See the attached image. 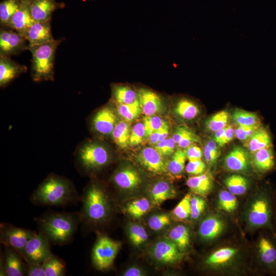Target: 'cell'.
<instances>
[{
	"label": "cell",
	"mask_w": 276,
	"mask_h": 276,
	"mask_svg": "<svg viewBox=\"0 0 276 276\" xmlns=\"http://www.w3.org/2000/svg\"><path fill=\"white\" fill-rule=\"evenodd\" d=\"M229 119V113L227 110L219 111L206 120L205 128L208 131L214 133L227 126Z\"/></svg>",
	"instance_id": "37"
},
{
	"label": "cell",
	"mask_w": 276,
	"mask_h": 276,
	"mask_svg": "<svg viewBox=\"0 0 276 276\" xmlns=\"http://www.w3.org/2000/svg\"><path fill=\"white\" fill-rule=\"evenodd\" d=\"M261 124L251 126H238L235 129V135L241 141H247L261 127Z\"/></svg>",
	"instance_id": "50"
},
{
	"label": "cell",
	"mask_w": 276,
	"mask_h": 276,
	"mask_svg": "<svg viewBox=\"0 0 276 276\" xmlns=\"http://www.w3.org/2000/svg\"><path fill=\"white\" fill-rule=\"evenodd\" d=\"M39 232L51 244L64 245L74 238L80 224L79 213L49 212L35 219Z\"/></svg>",
	"instance_id": "2"
},
{
	"label": "cell",
	"mask_w": 276,
	"mask_h": 276,
	"mask_svg": "<svg viewBox=\"0 0 276 276\" xmlns=\"http://www.w3.org/2000/svg\"><path fill=\"white\" fill-rule=\"evenodd\" d=\"M271 146L272 139L269 130L263 126H261L247 141V147L252 153Z\"/></svg>",
	"instance_id": "28"
},
{
	"label": "cell",
	"mask_w": 276,
	"mask_h": 276,
	"mask_svg": "<svg viewBox=\"0 0 276 276\" xmlns=\"http://www.w3.org/2000/svg\"><path fill=\"white\" fill-rule=\"evenodd\" d=\"M206 206V201L201 196L191 195V217L193 220L198 219L204 211Z\"/></svg>",
	"instance_id": "48"
},
{
	"label": "cell",
	"mask_w": 276,
	"mask_h": 276,
	"mask_svg": "<svg viewBox=\"0 0 276 276\" xmlns=\"http://www.w3.org/2000/svg\"><path fill=\"white\" fill-rule=\"evenodd\" d=\"M130 132V125L127 122L119 121L112 132V139L118 147L124 149L129 145Z\"/></svg>",
	"instance_id": "34"
},
{
	"label": "cell",
	"mask_w": 276,
	"mask_h": 276,
	"mask_svg": "<svg viewBox=\"0 0 276 276\" xmlns=\"http://www.w3.org/2000/svg\"><path fill=\"white\" fill-rule=\"evenodd\" d=\"M171 222L169 214L159 213L151 216L148 220V225L151 230L159 231L169 226Z\"/></svg>",
	"instance_id": "45"
},
{
	"label": "cell",
	"mask_w": 276,
	"mask_h": 276,
	"mask_svg": "<svg viewBox=\"0 0 276 276\" xmlns=\"http://www.w3.org/2000/svg\"><path fill=\"white\" fill-rule=\"evenodd\" d=\"M174 111L179 118L186 121L195 119L200 113L198 105L193 100L186 97L181 98L176 101Z\"/></svg>",
	"instance_id": "27"
},
{
	"label": "cell",
	"mask_w": 276,
	"mask_h": 276,
	"mask_svg": "<svg viewBox=\"0 0 276 276\" xmlns=\"http://www.w3.org/2000/svg\"><path fill=\"white\" fill-rule=\"evenodd\" d=\"M31 3H32L33 1H34L35 0H29Z\"/></svg>",
	"instance_id": "60"
},
{
	"label": "cell",
	"mask_w": 276,
	"mask_h": 276,
	"mask_svg": "<svg viewBox=\"0 0 276 276\" xmlns=\"http://www.w3.org/2000/svg\"><path fill=\"white\" fill-rule=\"evenodd\" d=\"M169 138L159 142L155 145L154 148L162 155L167 156Z\"/></svg>",
	"instance_id": "56"
},
{
	"label": "cell",
	"mask_w": 276,
	"mask_h": 276,
	"mask_svg": "<svg viewBox=\"0 0 276 276\" xmlns=\"http://www.w3.org/2000/svg\"><path fill=\"white\" fill-rule=\"evenodd\" d=\"M168 238L176 244L182 252L190 246V229L183 224H178L172 228L168 233Z\"/></svg>",
	"instance_id": "29"
},
{
	"label": "cell",
	"mask_w": 276,
	"mask_h": 276,
	"mask_svg": "<svg viewBox=\"0 0 276 276\" xmlns=\"http://www.w3.org/2000/svg\"><path fill=\"white\" fill-rule=\"evenodd\" d=\"M51 245L48 238L39 232L29 240L21 256L26 263L42 264L52 255Z\"/></svg>",
	"instance_id": "8"
},
{
	"label": "cell",
	"mask_w": 276,
	"mask_h": 276,
	"mask_svg": "<svg viewBox=\"0 0 276 276\" xmlns=\"http://www.w3.org/2000/svg\"><path fill=\"white\" fill-rule=\"evenodd\" d=\"M61 39L38 45L28 47L32 54L31 76L35 82L53 81L56 50Z\"/></svg>",
	"instance_id": "6"
},
{
	"label": "cell",
	"mask_w": 276,
	"mask_h": 276,
	"mask_svg": "<svg viewBox=\"0 0 276 276\" xmlns=\"http://www.w3.org/2000/svg\"><path fill=\"white\" fill-rule=\"evenodd\" d=\"M27 67L17 63L10 57L0 56V86H7L21 74L25 73Z\"/></svg>",
	"instance_id": "22"
},
{
	"label": "cell",
	"mask_w": 276,
	"mask_h": 276,
	"mask_svg": "<svg viewBox=\"0 0 276 276\" xmlns=\"http://www.w3.org/2000/svg\"><path fill=\"white\" fill-rule=\"evenodd\" d=\"M121 243L110 238L99 235L91 252L92 263L100 271L110 268L121 247Z\"/></svg>",
	"instance_id": "7"
},
{
	"label": "cell",
	"mask_w": 276,
	"mask_h": 276,
	"mask_svg": "<svg viewBox=\"0 0 276 276\" xmlns=\"http://www.w3.org/2000/svg\"><path fill=\"white\" fill-rule=\"evenodd\" d=\"M16 250L4 245V250L1 258L0 275H27V264Z\"/></svg>",
	"instance_id": "11"
},
{
	"label": "cell",
	"mask_w": 276,
	"mask_h": 276,
	"mask_svg": "<svg viewBox=\"0 0 276 276\" xmlns=\"http://www.w3.org/2000/svg\"><path fill=\"white\" fill-rule=\"evenodd\" d=\"M272 216V191L270 186L266 184L249 202L245 211V220L251 228L271 229Z\"/></svg>",
	"instance_id": "5"
},
{
	"label": "cell",
	"mask_w": 276,
	"mask_h": 276,
	"mask_svg": "<svg viewBox=\"0 0 276 276\" xmlns=\"http://www.w3.org/2000/svg\"><path fill=\"white\" fill-rule=\"evenodd\" d=\"M217 205L219 209L232 213L237 209L238 203L235 195L228 190H223L218 193Z\"/></svg>",
	"instance_id": "43"
},
{
	"label": "cell",
	"mask_w": 276,
	"mask_h": 276,
	"mask_svg": "<svg viewBox=\"0 0 276 276\" xmlns=\"http://www.w3.org/2000/svg\"><path fill=\"white\" fill-rule=\"evenodd\" d=\"M81 200L82 207L79 215L83 225H101L110 219L112 212L110 198L99 183L91 182L85 188Z\"/></svg>",
	"instance_id": "3"
},
{
	"label": "cell",
	"mask_w": 276,
	"mask_h": 276,
	"mask_svg": "<svg viewBox=\"0 0 276 276\" xmlns=\"http://www.w3.org/2000/svg\"><path fill=\"white\" fill-rule=\"evenodd\" d=\"M191 197L187 194L172 211L173 216L178 220H184L191 217Z\"/></svg>",
	"instance_id": "44"
},
{
	"label": "cell",
	"mask_w": 276,
	"mask_h": 276,
	"mask_svg": "<svg viewBox=\"0 0 276 276\" xmlns=\"http://www.w3.org/2000/svg\"><path fill=\"white\" fill-rule=\"evenodd\" d=\"M80 200L71 180L53 173L49 175L30 196V201L38 206H63Z\"/></svg>",
	"instance_id": "1"
},
{
	"label": "cell",
	"mask_w": 276,
	"mask_h": 276,
	"mask_svg": "<svg viewBox=\"0 0 276 276\" xmlns=\"http://www.w3.org/2000/svg\"><path fill=\"white\" fill-rule=\"evenodd\" d=\"M33 231L19 227L9 223L0 225V242L16 250L21 255L29 240L36 234Z\"/></svg>",
	"instance_id": "9"
},
{
	"label": "cell",
	"mask_w": 276,
	"mask_h": 276,
	"mask_svg": "<svg viewBox=\"0 0 276 276\" xmlns=\"http://www.w3.org/2000/svg\"><path fill=\"white\" fill-rule=\"evenodd\" d=\"M224 183L227 190L235 196L245 194L249 187V182L244 176L240 174H232L227 176Z\"/></svg>",
	"instance_id": "31"
},
{
	"label": "cell",
	"mask_w": 276,
	"mask_h": 276,
	"mask_svg": "<svg viewBox=\"0 0 276 276\" xmlns=\"http://www.w3.org/2000/svg\"><path fill=\"white\" fill-rule=\"evenodd\" d=\"M146 131V138L151 133L160 129L167 123L156 116H145L143 119Z\"/></svg>",
	"instance_id": "47"
},
{
	"label": "cell",
	"mask_w": 276,
	"mask_h": 276,
	"mask_svg": "<svg viewBox=\"0 0 276 276\" xmlns=\"http://www.w3.org/2000/svg\"><path fill=\"white\" fill-rule=\"evenodd\" d=\"M235 136V129L231 126L226 127L223 138L219 144V146L222 147L229 143Z\"/></svg>",
	"instance_id": "54"
},
{
	"label": "cell",
	"mask_w": 276,
	"mask_h": 276,
	"mask_svg": "<svg viewBox=\"0 0 276 276\" xmlns=\"http://www.w3.org/2000/svg\"><path fill=\"white\" fill-rule=\"evenodd\" d=\"M50 21H35L33 24L24 36L28 41V47L41 45L55 39L52 36Z\"/></svg>",
	"instance_id": "19"
},
{
	"label": "cell",
	"mask_w": 276,
	"mask_h": 276,
	"mask_svg": "<svg viewBox=\"0 0 276 276\" xmlns=\"http://www.w3.org/2000/svg\"><path fill=\"white\" fill-rule=\"evenodd\" d=\"M161 129L153 132L147 137L152 145H156L159 142Z\"/></svg>",
	"instance_id": "57"
},
{
	"label": "cell",
	"mask_w": 276,
	"mask_h": 276,
	"mask_svg": "<svg viewBox=\"0 0 276 276\" xmlns=\"http://www.w3.org/2000/svg\"><path fill=\"white\" fill-rule=\"evenodd\" d=\"M188 160L201 159L203 152L198 146L194 144L185 149Z\"/></svg>",
	"instance_id": "52"
},
{
	"label": "cell",
	"mask_w": 276,
	"mask_h": 276,
	"mask_svg": "<svg viewBox=\"0 0 276 276\" xmlns=\"http://www.w3.org/2000/svg\"><path fill=\"white\" fill-rule=\"evenodd\" d=\"M137 91L142 113L145 116H154L162 110V100L157 94L145 88Z\"/></svg>",
	"instance_id": "23"
},
{
	"label": "cell",
	"mask_w": 276,
	"mask_h": 276,
	"mask_svg": "<svg viewBox=\"0 0 276 276\" xmlns=\"http://www.w3.org/2000/svg\"><path fill=\"white\" fill-rule=\"evenodd\" d=\"M205 168V164L201 159L189 160L185 167L186 172L193 175H197L203 173Z\"/></svg>",
	"instance_id": "51"
},
{
	"label": "cell",
	"mask_w": 276,
	"mask_h": 276,
	"mask_svg": "<svg viewBox=\"0 0 276 276\" xmlns=\"http://www.w3.org/2000/svg\"><path fill=\"white\" fill-rule=\"evenodd\" d=\"M257 249L261 263L268 270L276 271V239L262 235L258 242Z\"/></svg>",
	"instance_id": "17"
},
{
	"label": "cell",
	"mask_w": 276,
	"mask_h": 276,
	"mask_svg": "<svg viewBox=\"0 0 276 276\" xmlns=\"http://www.w3.org/2000/svg\"><path fill=\"white\" fill-rule=\"evenodd\" d=\"M253 154L252 164L257 172L265 175L274 170L276 158L273 145L261 149Z\"/></svg>",
	"instance_id": "21"
},
{
	"label": "cell",
	"mask_w": 276,
	"mask_h": 276,
	"mask_svg": "<svg viewBox=\"0 0 276 276\" xmlns=\"http://www.w3.org/2000/svg\"><path fill=\"white\" fill-rule=\"evenodd\" d=\"M186 185L195 194L205 196L213 189V178L210 173L205 172L189 177Z\"/></svg>",
	"instance_id": "26"
},
{
	"label": "cell",
	"mask_w": 276,
	"mask_h": 276,
	"mask_svg": "<svg viewBox=\"0 0 276 276\" xmlns=\"http://www.w3.org/2000/svg\"><path fill=\"white\" fill-rule=\"evenodd\" d=\"M111 89L113 97L117 104H130L139 98L138 91L128 85H113Z\"/></svg>",
	"instance_id": "30"
},
{
	"label": "cell",
	"mask_w": 276,
	"mask_h": 276,
	"mask_svg": "<svg viewBox=\"0 0 276 276\" xmlns=\"http://www.w3.org/2000/svg\"><path fill=\"white\" fill-rule=\"evenodd\" d=\"M21 0H4L0 3V22L1 26H7L18 9Z\"/></svg>",
	"instance_id": "39"
},
{
	"label": "cell",
	"mask_w": 276,
	"mask_h": 276,
	"mask_svg": "<svg viewBox=\"0 0 276 276\" xmlns=\"http://www.w3.org/2000/svg\"><path fill=\"white\" fill-rule=\"evenodd\" d=\"M112 156L108 147L102 143L88 140L78 146L75 154L77 167L80 172L90 174L108 165Z\"/></svg>",
	"instance_id": "4"
},
{
	"label": "cell",
	"mask_w": 276,
	"mask_h": 276,
	"mask_svg": "<svg viewBox=\"0 0 276 276\" xmlns=\"http://www.w3.org/2000/svg\"><path fill=\"white\" fill-rule=\"evenodd\" d=\"M151 204L150 199L141 197L128 203L125 210L126 213L133 218L139 219L149 211Z\"/></svg>",
	"instance_id": "36"
},
{
	"label": "cell",
	"mask_w": 276,
	"mask_h": 276,
	"mask_svg": "<svg viewBox=\"0 0 276 276\" xmlns=\"http://www.w3.org/2000/svg\"><path fill=\"white\" fill-rule=\"evenodd\" d=\"M45 276H63L66 272V264L63 260L52 255L42 264Z\"/></svg>",
	"instance_id": "35"
},
{
	"label": "cell",
	"mask_w": 276,
	"mask_h": 276,
	"mask_svg": "<svg viewBox=\"0 0 276 276\" xmlns=\"http://www.w3.org/2000/svg\"><path fill=\"white\" fill-rule=\"evenodd\" d=\"M124 276H143L145 272L142 268L139 267L132 266L127 268L123 273Z\"/></svg>",
	"instance_id": "55"
},
{
	"label": "cell",
	"mask_w": 276,
	"mask_h": 276,
	"mask_svg": "<svg viewBox=\"0 0 276 276\" xmlns=\"http://www.w3.org/2000/svg\"><path fill=\"white\" fill-rule=\"evenodd\" d=\"M275 222H276V208H275Z\"/></svg>",
	"instance_id": "61"
},
{
	"label": "cell",
	"mask_w": 276,
	"mask_h": 276,
	"mask_svg": "<svg viewBox=\"0 0 276 276\" xmlns=\"http://www.w3.org/2000/svg\"><path fill=\"white\" fill-rule=\"evenodd\" d=\"M172 138L181 149H186L195 143L199 142V137L193 131L184 126L177 127Z\"/></svg>",
	"instance_id": "32"
},
{
	"label": "cell",
	"mask_w": 276,
	"mask_h": 276,
	"mask_svg": "<svg viewBox=\"0 0 276 276\" xmlns=\"http://www.w3.org/2000/svg\"><path fill=\"white\" fill-rule=\"evenodd\" d=\"M237 252V249L234 247L221 248L211 254L206 259L205 263L212 266L223 265L231 260Z\"/></svg>",
	"instance_id": "33"
},
{
	"label": "cell",
	"mask_w": 276,
	"mask_h": 276,
	"mask_svg": "<svg viewBox=\"0 0 276 276\" xmlns=\"http://www.w3.org/2000/svg\"><path fill=\"white\" fill-rule=\"evenodd\" d=\"M232 118L234 122L238 126L261 124L260 119L256 113L242 109L234 110Z\"/></svg>",
	"instance_id": "42"
},
{
	"label": "cell",
	"mask_w": 276,
	"mask_h": 276,
	"mask_svg": "<svg viewBox=\"0 0 276 276\" xmlns=\"http://www.w3.org/2000/svg\"><path fill=\"white\" fill-rule=\"evenodd\" d=\"M151 204L158 206L165 201L174 198L176 195L173 186L168 181L160 180L152 185L149 190Z\"/></svg>",
	"instance_id": "24"
},
{
	"label": "cell",
	"mask_w": 276,
	"mask_h": 276,
	"mask_svg": "<svg viewBox=\"0 0 276 276\" xmlns=\"http://www.w3.org/2000/svg\"><path fill=\"white\" fill-rule=\"evenodd\" d=\"M176 143L172 137L169 138V144L167 151V156L170 155L174 152V149Z\"/></svg>",
	"instance_id": "59"
},
{
	"label": "cell",
	"mask_w": 276,
	"mask_h": 276,
	"mask_svg": "<svg viewBox=\"0 0 276 276\" xmlns=\"http://www.w3.org/2000/svg\"><path fill=\"white\" fill-rule=\"evenodd\" d=\"M203 154L208 164L213 166L220 154L218 145L213 140L208 141L204 145Z\"/></svg>",
	"instance_id": "46"
},
{
	"label": "cell",
	"mask_w": 276,
	"mask_h": 276,
	"mask_svg": "<svg viewBox=\"0 0 276 276\" xmlns=\"http://www.w3.org/2000/svg\"><path fill=\"white\" fill-rule=\"evenodd\" d=\"M225 128L226 127L214 132L213 140L218 145V146L223 138Z\"/></svg>",
	"instance_id": "58"
},
{
	"label": "cell",
	"mask_w": 276,
	"mask_h": 276,
	"mask_svg": "<svg viewBox=\"0 0 276 276\" xmlns=\"http://www.w3.org/2000/svg\"><path fill=\"white\" fill-rule=\"evenodd\" d=\"M26 39L17 32L9 29L0 31V56L10 57L27 50Z\"/></svg>",
	"instance_id": "14"
},
{
	"label": "cell",
	"mask_w": 276,
	"mask_h": 276,
	"mask_svg": "<svg viewBox=\"0 0 276 276\" xmlns=\"http://www.w3.org/2000/svg\"><path fill=\"white\" fill-rule=\"evenodd\" d=\"M182 252L168 238L157 241L150 248V255L157 263L172 264L180 260Z\"/></svg>",
	"instance_id": "10"
},
{
	"label": "cell",
	"mask_w": 276,
	"mask_h": 276,
	"mask_svg": "<svg viewBox=\"0 0 276 276\" xmlns=\"http://www.w3.org/2000/svg\"><path fill=\"white\" fill-rule=\"evenodd\" d=\"M27 275L28 276H45L42 264L26 263Z\"/></svg>",
	"instance_id": "53"
},
{
	"label": "cell",
	"mask_w": 276,
	"mask_h": 276,
	"mask_svg": "<svg viewBox=\"0 0 276 276\" xmlns=\"http://www.w3.org/2000/svg\"><path fill=\"white\" fill-rule=\"evenodd\" d=\"M117 115L109 106H105L98 110L91 120L92 130L103 136L111 135L118 123Z\"/></svg>",
	"instance_id": "13"
},
{
	"label": "cell",
	"mask_w": 276,
	"mask_h": 276,
	"mask_svg": "<svg viewBox=\"0 0 276 276\" xmlns=\"http://www.w3.org/2000/svg\"><path fill=\"white\" fill-rule=\"evenodd\" d=\"M187 156L185 149H179L175 151L171 159L167 162V172L171 175L177 176L184 171Z\"/></svg>",
	"instance_id": "38"
},
{
	"label": "cell",
	"mask_w": 276,
	"mask_h": 276,
	"mask_svg": "<svg viewBox=\"0 0 276 276\" xmlns=\"http://www.w3.org/2000/svg\"><path fill=\"white\" fill-rule=\"evenodd\" d=\"M146 139V131L143 122L136 123L131 129L129 145L135 146L143 143Z\"/></svg>",
	"instance_id": "49"
},
{
	"label": "cell",
	"mask_w": 276,
	"mask_h": 276,
	"mask_svg": "<svg viewBox=\"0 0 276 276\" xmlns=\"http://www.w3.org/2000/svg\"><path fill=\"white\" fill-rule=\"evenodd\" d=\"M111 181L121 190L133 191L139 188L142 178L135 168L131 166H124L115 170Z\"/></svg>",
	"instance_id": "12"
},
{
	"label": "cell",
	"mask_w": 276,
	"mask_h": 276,
	"mask_svg": "<svg viewBox=\"0 0 276 276\" xmlns=\"http://www.w3.org/2000/svg\"><path fill=\"white\" fill-rule=\"evenodd\" d=\"M225 226L223 220L219 216L209 215L201 222L198 229V235L203 241H212L220 235Z\"/></svg>",
	"instance_id": "20"
},
{
	"label": "cell",
	"mask_w": 276,
	"mask_h": 276,
	"mask_svg": "<svg viewBox=\"0 0 276 276\" xmlns=\"http://www.w3.org/2000/svg\"><path fill=\"white\" fill-rule=\"evenodd\" d=\"M117 112L126 121L130 122L135 120L142 112L139 99L130 104H118Z\"/></svg>",
	"instance_id": "40"
},
{
	"label": "cell",
	"mask_w": 276,
	"mask_h": 276,
	"mask_svg": "<svg viewBox=\"0 0 276 276\" xmlns=\"http://www.w3.org/2000/svg\"><path fill=\"white\" fill-rule=\"evenodd\" d=\"M154 148L146 147L135 156L137 162L147 171L156 174L167 172V163Z\"/></svg>",
	"instance_id": "15"
},
{
	"label": "cell",
	"mask_w": 276,
	"mask_h": 276,
	"mask_svg": "<svg viewBox=\"0 0 276 276\" xmlns=\"http://www.w3.org/2000/svg\"><path fill=\"white\" fill-rule=\"evenodd\" d=\"M250 159L248 152L244 148L236 146L224 158L225 168L229 171L243 172L250 167Z\"/></svg>",
	"instance_id": "18"
},
{
	"label": "cell",
	"mask_w": 276,
	"mask_h": 276,
	"mask_svg": "<svg viewBox=\"0 0 276 276\" xmlns=\"http://www.w3.org/2000/svg\"><path fill=\"white\" fill-rule=\"evenodd\" d=\"M34 22L31 12V3L29 0H21L18 9L6 27L17 32L24 37Z\"/></svg>",
	"instance_id": "16"
},
{
	"label": "cell",
	"mask_w": 276,
	"mask_h": 276,
	"mask_svg": "<svg viewBox=\"0 0 276 276\" xmlns=\"http://www.w3.org/2000/svg\"><path fill=\"white\" fill-rule=\"evenodd\" d=\"M127 233L131 243L136 247L144 244L148 240V236L145 228L136 223H129Z\"/></svg>",
	"instance_id": "41"
},
{
	"label": "cell",
	"mask_w": 276,
	"mask_h": 276,
	"mask_svg": "<svg viewBox=\"0 0 276 276\" xmlns=\"http://www.w3.org/2000/svg\"><path fill=\"white\" fill-rule=\"evenodd\" d=\"M63 7L56 0H35L31 3V12L35 21H48L56 10Z\"/></svg>",
	"instance_id": "25"
}]
</instances>
